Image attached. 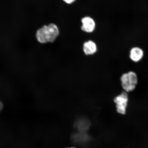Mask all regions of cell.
I'll return each mask as SVG.
<instances>
[{
	"mask_svg": "<svg viewBox=\"0 0 148 148\" xmlns=\"http://www.w3.org/2000/svg\"><path fill=\"white\" fill-rule=\"evenodd\" d=\"M143 51L142 49L139 47H135L131 49L129 57L133 62H138L143 58Z\"/></svg>",
	"mask_w": 148,
	"mask_h": 148,
	"instance_id": "6",
	"label": "cell"
},
{
	"mask_svg": "<svg viewBox=\"0 0 148 148\" xmlns=\"http://www.w3.org/2000/svg\"><path fill=\"white\" fill-rule=\"evenodd\" d=\"M81 30L86 33L94 32L96 27V23L94 20L89 16H86L81 19Z\"/></svg>",
	"mask_w": 148,
	"mask_h": 148,
	"instance_id": "4",
	"label": "cell"
},
{
	"mask_svg": "<svg viewBox=\"0 0 148 148\" xmlns=\"http://www.w3.org/2000/svg\"><path fill=\"white\" fill-rule=\"evenodd\" d=\"M3 107V105L1 101H0V112L2 109Z\"/></svg>",
	"mask_w": 148,
	"mask_h": 148,
	"instance_id": "8",
	"label": "cell"
},
{
	"mask_svg": "<svg viewBox=\"0 0 148 148\" xmlns=\"http://www.w3.org/2000/svg\"><path fill=\"white\" fill-rule=\"evenodd\" d=\"M114 102L116 104V111L120 114H125L126 112L128 104L129 97L127 92L123 91L114 98Z\"/></svg>",
	"mask_w": 148,
	"mask_h": 148,
	"instance_id": "3",
	"label": "cell"
},
{
	"mask_svg": "<svg viewBox=\"0 0 148 148\" xmlns=\"http://www.w3.org/2000/svg\"><path fill=\"white\" fill-rule=\"evenodd\" d=\"M83 52L86 55H91L97 53V44L92 40H88L83 44Z\"/></svg>",
	"mask_w": 148,
	"mask_h": 148,
	"instance_id": "5",
	"label": "cell"
},
{
	"mask_svg": "<svg viewBox=\"0 0 148 148\" xmlns=\"http://www.w3.org/2000/svg\"><path fill=\"white\" fill-rule=\"evenodd\" d=\"M122 88L125 91L128 92L134 90L138 82L137 75L135 72L130 71L123 73L120 78Z\"/></svg>",
	"mask_w": 148,
	"mask_h": 148,
	"instance_id": "2",
	"label": "cell"
},
{
	"mask_svg": "<svg viewBox=\"0 0 148 148\" xmlns=\"http://www.w3.org/2000/svg\"><path fill=\"white\" fill-rule=\"evenodd\" d=\"M60 30L55 24L44 25L37 31L36 38L40 44H44L55 42L60 35Z\"/></svg>",
	"mask_w": 148,
	"mask_h": 148,
	"instance_id": "1",
	"label": "cell"
},
{
	"mask_svg": "<svg viewBox=\"0 0 148 148\" xmlns=\"http://www.w3.org/2000/svg\"><path fill=\"white\" fill-rule=\"evenodd\" d=\"M76 0H63L65 3L68 5L71 4L75 3Z\"/></svg>",
	"mask_w": 148,
	"mask_h": 148,
	"instance_id": "7",
	"label": "cell"
},
{
	"mask_svg": "<svg viewBox=\"0 0 148 148\" xmlns=\"http://www.w3.org/2000/svg\"><path fill=\"white\" fill-rule=\"evenodd\" d=\"M66 148H76L75 147H67Z\"/></svg>",
	"mask_w": 148,
	"mask_h": 148,
	"instance_id": "9",
	"label": "cell"
}]
</instances>
